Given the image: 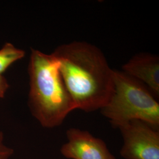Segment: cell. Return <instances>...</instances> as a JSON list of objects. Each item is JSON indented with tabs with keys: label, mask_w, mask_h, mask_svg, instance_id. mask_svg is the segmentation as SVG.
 I'll use <instances>...</instances> for the list:
<instances>
[{
	"label": "cell",
	"mask_w": 159,
	"mask_h": 159,
	"mask_svg": "<svg viewBox=\"0 0 159 159\" xmlns=\"http://www.w3.org/2000/svg\"><path fill=\"white\" fill-rule=\"evenodd\" d=\"M125 73L145 83L156 94H159V58L149 53H140L123 66Z\"/></svg>",
	"instance_id": "6"
},
{
	"label": "cell",
	"mask_w": 159,
	"mask_h": 159,
	"mask_svg": "<svg viewBox=\"0 0 159 159\" xmlns=\"http://www.w3.org/2000/svg\"><path fill=\"white\" fill-rule=\"evenodd\" d=\"M52 54L75 108L100 110L111 96L114 84V70L102 51L85 41H73L58 46Z\"/></svg>",
	"instance_id": "1"
},
{
	"label": "cell",
	"mask_w": 159,
	"mask_h": 159,
	"mask_svg": "<svg viewBox=\"0 0 159 159\" xmlns=\"http://www.w3.org/2000/svg\"><path fill=\"white\" fill-rule=\"evenodd\" d=\"M25 56V52L15 47L8 43L0 50V75L5 71L8 67Z\"/></svg>",
	"instance_id": "7"
},
{
	"label": "cell",
	"mask_w": 159,
	"mask_h": 159,
	"mask_svg": "<svg viewBox=\"0 0 159 159\" xmlns=\"http://www.w3.org/2000/svg\"><path fill=\"white\" fill-rule=\"evenodd\" d=\"M67 142L61 146L60 152L68 159H116L102 139L90 133L77 128L66 131Z\"/></svg>",
	"instance_id": "5"
},
{
	"label": "cell",
	"mask_w": 159,
	"mask_h": 159,
	"mask_svg": "<svg viewBox=\"0 0 159 159\" xmlns=\"http://www.w3.org/2000/svg\"><path fill=\"white\" fill-rule=\"evenodd\" d=\"M8 87L9 85L6 78L3 75H0V98H3L4 97Z\"/></svg>",
	"instance_id": "9"
},
{
	"label": "cell",
	"mask_w": 159,
	"mask_h": 159,
	"mask_svg": "<svg viewBox=\"0 0 159 159\" xmlns=\"http://www.w3.org/2000/svg\"><path fill=\"white\" fill-rule=\"evenodd\" d=\"M113 90L100 111L115 128L140 120L159 129V104L146 87L130 75L114 70Z\"/></svg>",
	"instance_id": "3"
},
{
	"label": "cell",
	"mask_w": 159,
	"mask_h": 159,
	"mask_svg": "<svg viewBox=\"0 0 159 159\" xmlns=\"http://www.w3.org/2000/svg\"><path fill=\"white\" fill-rule=\"evenodd\" d=\"M29 108L46 128L61 125L75 106L65 85L59 63L52 53L32 49L29 64Z\"/></svg>",
	"instance_id": "2"
},
{
	"label": "cell",
	"mask_w": 159,
	"mask_h": 159,
	"mask_svg": "<svg viewBox=\"0 0 159 159\" xmlns=\"http://www.w3.org/2000/svg\"><path fill=\"white\" fill-rule=\"evenodd\" d=\"M14 150L4 143L2 133L0 131V159H8L11 156Z\"/></svg>",
	"instance_id": "8"
},
{
	"label": "cell",
	"mask_w": 159,
	"mask_h": 159,
	"mask_svg": "<svg viewBox=\"0 0 159 159\" xmlns=\"http://www.w3.org/2000/svg\"><path fill=\"white\" fill-rule=\"evenodd\" d=\"M123 144L120 151L125 159H159V131L140 120H132L118 128Z\"/></svg>",
	"instance_id": "4"
}]
</instances>
